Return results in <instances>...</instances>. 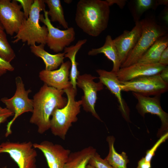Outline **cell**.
I'll list each match as a JSON object with an SVG mask.
<instances>
[{"instance_id":"8fae6325","label":"cell","mask_w":168,"mask_h":168,"mask_svg":"<svg viewBox=\"0 0 168 168\" xmlns=\"http://www.w3.org/2000/svg\"><path fill=\"white\" fill-rule=\"evenodd\" d=\"M98 77L90 74L79 75L77 79V86L83 91L84 95L81 100L83 110L89 112L95 118L101 121L96 113L95 105L97 100L98 92L103 89L104 85L100 82H96L94 80Z\"/></svg>"},{"instance_id":"44dd1931","label":"cell","mask_w":168,"mask_h":168,"mask_svg":"<svg viewBox=\"0 0 168 168\" xmlns=\"http://www.w3.org/2000/svg\"><path fill=\"white\" fill-rule=\"evenodd\" d=\"M168 45L167 35L158 38L141 57L138 62L147 64L158 63L161 55Z\"/></svg>"},{"instance_id":"e575fe53","label":"cell","mask_w":168,"mask_h":168,"mask_svg":"<svg viewBox=\"0 0 168 168\" xmlns=\"http://www.w3.org/2000/svg\"><path fill=\"white\" fill-rule=\"evenodd\" d=\"M160 76L162 80L168 83V67L166 66L160 73Z\"/></svg>"},{"instance_id":"9a60e30c","label":"cell","mask_w":168,"mask_h":168,"mask_svg":"<svg viewBox=\"0 0 168 168\" xmlns=\"http://www.w3.org/2000/svg\"><path fill=\"white\" fill-rule=\"evenodd\" d=\"M141 33L140 21H138L131 30H124L122 34L113 40L118 52L121 64L125 61L129 54L135 47Z\"/></svg>"},{"instance_id":"d6986e66","label":"cell","mask_w":168,"mask_h":168,"mask_svg":"<svg viewBox=\"0 0 168 168\" xmlns=\"http://www.w3.org/2000/svg\"><path fill=\"white\" fill-rule=\"evenodd\" d=\"M103 54L113 63V67L111 71L113 72H117L120 68V63L118 52L114 44L111 36L107 35L105 38V43L102 47L92 49L88 53L89 55L94 56L99 54Z\"/></svg>"},{"instance_id":"6da1fadb","label":"cell","mask_w":168,"mask_h":168,"mask_svg":"<svg viewBox=\"0 0 168 168\" xmlns=\"http://www.w3.org/2000/svg\"><path fill=\"white\" fill-rule=\"evenodd\" d=\"M64 93L63 90L44 84L34 96L33 110L30 122L37 126L39 133L42 134L50 129V117L54 110L66 105L67 98L63 96Z\"/></svg>"},{"instance_id":"4dcf8cb0","label":"cell","mask_w":168,"mask_h":168,"mask_svg":"<svg viewBox=\"0 0 168 168\" xmlns=\"http://www.w3.org/2000/svg\"><path fill=\"white\" fill-rule=\"evenodd\" d=\"M13 115L14 114L12 112L6 108H3L0 112V124L4 122L8 118Z\"/></svg>"},{"instance_id":"1f68e13d","label":"cell","mask_w":168,"mask_h":168,"mask_svg":"<svg viewBox=\"0 0 168 168\" xmlns=\"http://www.w3.org/2000/svg\"><path fill=\"white\" fill-rule=\"evenodd\" d=\"M158 63L165 66L168 64V47L163 52L160 56Z\"/></svg>"},{"instance_id":"7a4b0ae2","label":"cell","mask_w":168,"mask_h":168,"mask_svg":"<svg viewBox=\"0 0 168 168\" xmlns=\"http://www.w3.org/2000/svg\"><path fill=\"white\" fill-rule=\"evenodd\" d=\"M110 14V6L106 1L80 0L77 5L75 21L83 32L97 37L107 28Z\"/></svg>"},{"instance_id":"603a6c76","label":"cell","mask_w":168,"mask_h":168,"mask_svg":"<svg viewBox=\"0 0 168 168\" xmlns=\"http://www.w3.org/2000/svg\"><path fill=\"white\" fill-rule=\"evenodd\" d=\"M115 140L113 136H109L107 138L109 152L105 159L113 168H127V165L129 162L128 156L124 152L121 154L117 152L114 147Z\"/></svg>"},{"instance_id":"f546056e","label":"cell","mask_w":168,"mask_h":168,"mask_svg":"<svg viewBox=\"0 0 168 168\" xmlns=\"http://www.w3.org/2000/svg\"><path fill=\"white\" fill-rule=\"evenodd\" d=\"M14 70V67L10 63L3 59L0 56V77L6 73L7 71H13Z\"/></svg>"},{"instance_id":"cb8c5ba5","label":"cell","mask_w":168,"mask_h":168,"mask_svg":"<svg viewBox=\"0 0 168 168\" xmlns=\"http://www.w3.org/2000/svg\"><path fill=\"white\" fill-rule=\"evenodd\" d=\"M49 8L48 16L52 22H57L66 29L68 28V23L66 21L64 15L63 7L60 0H44Z\"/></svg>"},{"instance_id":"5bb4252c","label":"cell","mask_w":168,"mask_h":168,"mask_svg":"<svg viewBox=\"0 0 168 168\" xmlns=\"http://www.w3.org/2000/svg\"><path fill=\"white\" fill-rule=\"evenodd\" d=\"M71 65L70 61H67L63 63L58 69L43 70L40 72L39 77L48 86L63 90L72 86L69 81Z\"/></svg>"},{"instance_id":"d6a6232c","label":"cell","mask_w":168,"mask_h":168,"mask_svg":"<svg viewBox=\"0 0 168 168\" xmlns=\"http://www.w3.org/2000/svg\"><path fill=\"white\" fill-rule=\"evenodd\" d=\"M151 162L147 161L144 157H143L138 162L137 168H151Z\"/></svg>"},{"instance_id":"9c48e42d","label":"cell","mask_w":168,"mask_h":168,"mask_svg":"<svg viewBox=\"0 0 168 168\" xmlns=\"http://www.w3.org/2000/svg\"><path fill=\"white\" fill-rule=\"evenodd\" d=\"M43 11L44 15L40 14V21L48 29L46 44L54 52H61L74 40L75 33L74 28L70 27L62 30L55 27L49 18L48 11L44 10Z\"/></svg>"},{"instance_id":"5b68a950","label":"cell","mask_w":168,"mask_h":168,"mask_svg":"<svg viewBox=\"0 0 168 168\" xmlns=\"http://www.w3.org/2000/svg\"><path fill=\"white\" fill-rule=\"evenodd\" d=\"M142 33L133 49L128 55L120 68L127 67L138 63L143 54L159 38L165 35L164 28L149 19L140 21Z\"/></svg>"},{"instance_id":"7c38bea8","label":"cell","mask_w":168,"mask_h":168,"mask_svg":"<svg viewBox=\"0 0 168 168\" xmlns=\"http://www.w3.org/2000/svg\"><path fill=\"white\" fill-rule=\"evenodd\" d=\"M138 100L136 108L139 114L144 117L145 114L149 113L157 115L160 119L161 125L158 131L157 136H161L167 132L168 129V114L162 109L160 104L161 95L153 97L144 96L132 92Z\"/></svg>"},{"instance_id":"f1b7e54d","label":"cell","mask_w":168,"mask_h":168,"mask_svg":"<svg viewBox=\"0 0 168 168\" xmlns=\"http://www.w3.org/2000/svg\"><path fill=\"white\" fill-rule=\"evenodd\" d=\"M20 3L23 8V12L25 19H27L29 17L34 0H16Z\"/></svg>"},{"instance_id":"ac0fdd59","label":"cell","mask_w":168,"mask_h":168,"mask_svg":"<svg viewBox=\"0 0 168 168\" xmlns=\"http://www.w3.org/2000/svg\"><path fill=\"white\" fill-rule=\"evenodd\" d=\"M45 45L40 44L30 46L31 52L37 57L40 58L45 65V70L48 71L55 70L63 63L64 52L52 54L45 50Z\"/></svg>"},{"instance_id":"52a82bcc","label":"cell","mask_w":168,"mask_h":168,"mask_svg":"<svg viewBox=\"0 0 168 168\" xmlns=\"http://www.w3.org/2000/svg\"><path fill=\"white\" fill-rule=\"evenodd\" d=\"M120 87L122 91L149 96L161 95L167 91L168 83L162 80L159 73L137 77L127 82H120Z\"/></svg>"},{"instance_id":"d590c367","label":"cell","mask_w":168,"mask_h":168,"mask_svg":"<svg viewBox=\"0 0 168 168\" xmlns=\"http://www.w3.org/2000/svg\"><path fill=\"white\" fill-rule=\"evenodd\" d=\"M168 1L167 0H157V6L160 5H168Z\"/></svg>"},{"instance_id":"ba28073f","label":"cell","mask_w":168,"mask_h":168,"mask_svg":"<svg viewBox=\"0 0 168 168\" xmlns=\"http://www.w3.org/2000/svg\"><path fill=\"white\" fill-rule=\"evenodd\" d=\"M0 145V154L8 153L19 168H36L37 154L31 142L20 143L8 141Z\"/></svg>"},{"instance_id":"ffe728a7","label":"cell","mask_w":168,"mask_h":168,"mask_svg":"<svg viewBox=\"0 0 168 168\" xmlns=\"http://www.w3.org/2000/svg\"><path fill=\"white\" fill-rule=\"evenodd\" d=\"M92 146L70 152L63 168H86L90 159L96 152Z\"/></svg>"},{"instance_id":"60d3db41","label":"cell","mask_w":168,"mask_h":168,"mask_svg":"<svg viewBox=\"0 0 168 168\" xmlns=\"http://www.w3.org/2000/svg\"><path fill=\"white\" fill-rule=\"evenodd\" d=\"M0 168H7V166H3L2 167Z\"/></svg>"},{"instance_id":"d4e9b609","label":"cell","mask_w":168,"mask_h":168,"mask_svg":"<svg viewBox=\"0 0 168 168\" xmlns=\"http://www.w3.org/2000/svg\"><path fill=\"white\" fill-rule=\"evenodd\" d=\"M0 56L4 60L10 63L16 57L4 31L0 32Z\"/></svg>"},{"instance_id":"277c9868","label":"cell","mask_w":168,"mask_h":168,"mask_svg":"<svg viewBox=\"0 0 168 168\" xmlns=\"http://www.w3.org/2000/svg\"><path fill=\"white\" fill-rule=\"evenodd\" d=\"M45 7L44 0H34L28 18L13 37V43L21 40L30 46L36 43L46 44L48 29L45 25L41 26L39 23L40 12L45 10Z\"/></svg>"},{"instance_id":"30bf717a","label":"cell","mask_w":168,"mask_h":168,"mask_svg":"<svg viewBox=\"0 0 168 168\" xmlns=\"http://www.w3.org/2000/svg\"><path fill=\"white\" fill-rule=\"evenodd\" d=\"M16 0H0V21L7 34L18 33L25 20L22 8Z\"/></svg>"},{"instance_id":"8d00e7d4","label":"cell","mask_w":168,"mask_h":168,"mask_svg":"<svg viewBox=\"0 0 168 168\" xmlns=\"http://www.w3.org/2000/svg\"><path fill=\"white\" fill-rule=\"evenodd\" d=\"M4 27L0 21V32L4 31Z\"/></svg>"},{"instance_id":"83f0119b","label":"cell","mask_w":168,"mask_h":168,"mask_svg":"<svg viewBox=\"0 0 168 168\" xmlns=\"http://www.w3.org/2000/svg\"><path fill=\"white\" fill-rule=\"evenodd\" d=\"M168 132L161 135L159 139L156 142L152 147L147 150L145 157V160L147 162H151L153 157L155 155V152L159 147L168 138Z\"/></svg>"},{"instance_id":"3957f363","label":"cell","mask_w":168,"mask_h":168,"mask_svg":"<svg viewBox=\"0 0 168 168\" xmlns=\"http://www.w3.org/2000/svg\"><path fill=\"white\" fill-rule=\"evenodd\" d=\"M63 91L67 95V103L63 107L54 110L50 120L49 129L54 135L65 140L72 124L78 120L77 116L80 112L82 101L75 100L77 90L72 86Z\"/></svg>"},{"instance_id":"7402d4cb","label":"cell","mask_w":168,"mask_h":168,"mask_svg":"<svg viewBox=\"0 0 168 168\" xmlns=\"http://www.w3.org/2000/svg\"><path fill=\"white\" fill-rule=\"evenodd\" d=\"M87 40L86 39L79 40L75 45L66 47L64 49L65 58H69L71 63L69 74L70 82L73 88L76 90H77V79L79 75V72L77 68L78 63L76 60V55L82 46L87 42Z\"/></svg>"},{"instance_id":"484cf974","label":"cell","mask_w":168,"mask_h":168,"mask_svg":"<svg viewBox=\"0 0 168 168\" xmlns=\"http://www.w3.org/2000/svg\"><path fill=\"white\" fill-rule=\"evenodd\" d=\"M135 11L138 15L145 11L157 6V1L153 0H136L135 1Z\"/></svg>"},{"instance_id":"f35d334b","label":"cell","mask_w":168,"mask_h":168,"mask_svg":"<svg viewBox=\"0 0 168 168\" xmlns=\"http://www.w3.org/2000/svg\"><path fill=\"white\" fill-rule=\"evenodd\" d=\"M86 168H94L93 166H91V165L88 164L86 167Z\"/></svg>"},{"instance_id":"74e56055","label":"cell","mask_w":168,"mask_h":168,"mask_svg":"<svg viewBox=\"0 0 168 168\" xmlns=\"http://www.w3.org/2000/svg\"><path fill=\"white\" fill-rule=\"evenodd\" d=\"M66 3H68V4L72 2V0H64V1Z\"/></svg>"},{"instance_id":"2e32d148","label":"cell","mask_w":168,"mask_h":168,"mask_svg":"<svg viewBox=\"0 0 168 168\" xmlns=\"http://www.w3.org/2000/svg\"><path fill=\"white\" fill-rule=\"evenodd\" d=\"M166 66L159 63L150 64L138 62L120 68L115 73L119 81L125 82L139 77L159 74Z\"/></svg>"},{"instance_id":"ab89813d","label":"cell","mask_w":168,"mask_h":168,"mask_svg":"<svg viewBox=\"0 0 168 168\" xmlns=\"http://www.w3.org/2000/svg\"><path fill=\"white\" fill-rule=\"evenodd\" d=\"M3 108L0 106V112L2 110Z\"/></svg>"},{"instance_id":"836d02e7","label":"cell","mask_w":168,"mask_h":168,"mask_svg":"<svg viewBox=\"0 0 168 168\" xmlns=\"http://www.w3.org/2000/svg\"><path fill=\"white\" fill-rule=\"evenodd\" d=\"M106 1L110 7L114 3H116L120 8H122L124 6L126 1L123 0H106Z\"/></svg>"},{"instance_id":"8992f818","label":"cell","mask_w":168,"mask_h":168,"mask_svg":"<svg viewBox=\"0 0 168 168\" xmlns=\"http://www.w3.org/2000/svg\"><path fill=\"white\" fill-rule=\"evenodd\" d=\"M15 82L16 89L13 96L10 98L4 97L1 99L6 108L14 114L13 118L7 125L6 137L12 134L11 127L18 117L26 112H32L33 110V100L28 97V95L31 90L30 89L25 90L24 84L20 76L16 78Z\"/></svg>"},{"instance_id":"e0dca14e","label":"cell","mask_w":168,"mask_h":168,"mask_svg":"<svg viewBox=\"0 0 168 168\" xmlns=\"http://www.w3.org/2000/svg\"><path fill=\"white\" fill-rule=\"evenodd\" d=\"M96 72L99 76L100 82L105 85L114 94L119 103V109L124 118L129 120L128 109L122 98L120 87V81L118 79L115 72L104 70L98 69Z\"/></svg>"},{"instance_id":"4fadbf2b","label":"cell","mask_w":168,"mask_h":168,"mask_svg":"<svg viewBox=\"0 0 168 168\" xmlns=\"http://www.w3.org/2000/svg\"><path fill=\"white\" fill-rule=\"evenodd\" d=\"M33 146L43 152L49 168H63L71 152L61 145L47 140L33 143Z\"/></svg>"},{"instance_id":"4316f807","label":"cell","mask_w":168,"mask_h":168,"mask_svg":"<svg viewBox=\"0 0 168 168\" xmlns=\"http://www.w3.org/2000/svg\"><path fill=\"white\" fill-rule=\"evenodd\" d=\"M89 165L94 168H113L105 159H103L96 152L89 160Z\"/></svg>"}]
</instances>
